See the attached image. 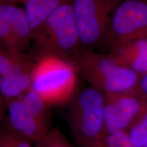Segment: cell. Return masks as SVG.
Here are the masks:
<instances>
[{
	"mask_svg": "<svg viewBox=\"0 0 147 147\" xmlns=\"http://www.w3.org/2000/svg\"><path fill=\"white\" fill-rule=\"evenodd\" d=\"M72 61L78 74L104 95L127 93L138 87L141 74L119 65L109 54L80 50Z\"/></svg>",
	"mask_w": 147,
	"mask_h": 147,
	"instance_id": "6da1fadb",
	"label": "cell"
},
{
	"mask_svg": "<svg viewBox=\"0 0 147 147\" xmlns=\"http://www.w3.org/2000/svg\"><path fill=\"white\" fill-rule=\"evenodd\" d=\"M72 3L55 10L34 33L32 45L34 59L54 55L73 61L81 50Z\"/></svg>",
	"mask_w": 147,
	"mask_h": 147,
	"instance_id": "7a4b0ae2",
	"label": "cell"
},
{
	"mask_svg": "<svg viewBox=\"0 0 147 147\" xmlns=\"http://www.w3.org/2000/svg\"><path fill=\"white\" fill-rule=\"evenodd\" d=\"M32 89L49 106L61 105L76 95L78 72L72 61L54 55L35 58Z\"/></svg>",
	"mask_w": 147,
	"mask_h": 147,
	"instance_id": "3957f363",
	"label": "cell"
},
{
	"mask_svg": "<svg viewBox=\"0 0 147 147\" xmlns=\"http://www.w3.org/2000/svg\"><path fill=\"white\" fill-rule=\"evenodd\" d=\"M105 95L90 87L77 92L70 101L68 125L79 147H96L106 137Z\"/></svg>",
	"mask_w": 147,
	"mask_h": 147,
	"instance_id": "277c9868",
	"label": "cell"
},
{
	"mask_svg": "<svg viewBox=\"0 0 147 147\" xmlns=\"http://www.w3.org/2000/svg\"><path fill=\"white\" fill-rule=\"evenodd\" d=\"M5 104L3 125L34 144L52 129L51 106L33 90Z\"/></svg>",
	"mask_w": 147,
	"mask_h": 147,
	"instance_id": "5b68a950",
	"label": "cell"
},
{
	"mask_svg": "<svg viewBox=\"0 0 147 147\" xmlns=\"http://www.w3.org/2000/svg\"><path fill=\"white\" fill-rule=\"evenodd\" d=\"M123 0H74L73 11L81 50L102 45L114 12Z\"/></svg>",
	"mask_w": 147,
	"mask_h": 147,
	"instance_id": "8992f818",
	"label": "cell"
},
{
	"mask_svg": "<svg viewBox=\"0 0 147 147\" xmlns=\"http://www.w3.org/2000/svg\"><path fill=\"white\" fill-rule=\"evenodd\" d=\"M147 37V0H123L116 8L102 45L110 49Z\"/></svg>",
	"mask_w": 147,
	"mask_h": 147,
	"instance_id": "52a82bcc",
	"label": "cell"
},
{
	"mask_svg": "<svg viewBox=\"0 0 147 147\" xmlns=\"http://www.w3.org/2000/svg\"><path fill=\"white\" fill-rule=\"evenodd\" d=\"M36 59L23 52L0 50V92L5 104L32 89Z\"/></svg>",
	"mask_w": 147,
	"mask_h": 147,
	"instance_id": "ba28073f",
	"label": "cell"
},
{
	"mask_svg": "<svg viewBox=\"0 0 147 147\" xmlns=\"http://www.w3.org/2000/svg\"><path fill=\"white\" fill-rule=\"evenodd\" d=\"M34 32L25 8L1 1L0 43L1 49L25 53L32 45Z\"/></svg>",
	"mask_w": 147,
	"mask_h": 147,
	"instance_id": "9c48e42d",
	"label": "cell"
},
{
	"mask_svg": "<svg viewBox=\"0 0 147 147\" xmlns=\"http://www.w3.org/2000/svg\"><path fill=\"white\" fill-rule=\"evenodd\" d=\"M147 106L138 90L105 95L104 124L106 136L126 131Z\"/></svg>",
	"mask_w": 147,
	"mask_h": 147,
	"instance_id": "30bf717a",
	"label": "cell"
},
{
	"mask_svg": "<svg viewBox=\"0 0 147 147\" xmlns=\"http://www.w3.org/2000/svg\"><path fill=\"white\" fill-rule=\"evenodd\" d=\"M108 54L119 65L141 75L147 74V37L113 48Z\"/></svg>",
	"mask_w": 147,
	"mask_h": 147,
	"instance_id": "8fae6325",
	"label": "cell"
},
{
	"mask_svg": "<svg viewBox=\"0 0 147 147\" xmlns=\"http://www.w3.org/2000/svg\"><path fill=\"white\" fill-rule=\"evenodd\" d=\"M74 0H26L24 8L34 33L55 10Z\"/></svg>",
	"mask_w": 147,
	"mask_h": 147,
	"instance_id": "7c38bea8",
	"label": "cell"
},
{
	"mask_svg": "<svg viewBox=\"0 0 147 147\" xmlns=\"http://www.w3.org/2000/svg\"><path fill=\"white\" fill-rule=\"evenodd\" d=\"M125 132L136 147H147V106Z\"/></svg>",
	"mask_w": 147,
	"mask_h": 147,
	"instance_id": "4fadbf2b",
	"label": "cell"
},
{
	"mask_svg": "<svg viewBox=\"0 0 147 147\" xmlns=\"http://www.w3.org/2000/svg\"><path fill=\"white\" fill-rule=\"evenodd\" d=\"M0 147H34V144L3 125L0 131Z\"/></svg>",
	"mask_w": 147,
	"mask_h": 147,
	"instance_id": "5bb4252c",
	"label": "cell"
},
{
	"mask_svg": "<svg viewBox=\"0 0 147 147\" xmlns=\"http://www.w3.org/2000/svg\"><path fill=\"white\" fill-rule=\"evenodd\" d=\"M34 147H74L61 131L53 128L47 136L34 143Z\"/></svg>",
	"mask_w": 147,
	"mask_h": 147,
	"instance_id": "9a60e30c",
	"label": "cell"
},
{
	"mask_svg": "<svg viewBox=\"0 0 147 147\" xmlns=\"http://www.w3.org/2000/svg\"><path fill=\"white\" fill-rule=\"evenodd\" d=\"M96 147H136L130 142L126 132H119L107 135Z\"/></svg>",
	"mask_w": 147,
	"mask_h": 147,
	"instance_id": "2e32d148",
	"label": "cell"
},
{
	"mask_svg": "<svg viewBox=\"0 0 147 147\" xmlns=\"http://www.w3.org/2000/svg\"><path fill=\"white\" fill-rule=\"evenodd\" d=\"M138 90L147 100V74L141 75Z\"/></svg>",
	"mask_w": 147,
	"mask_h": 147,
	"instance_id": "e0dca14e",
	"label": "cell"
},
{
	"mask_svg": "<svg viewBox=\"0 0 147 147\" xmlns=\"http://www.w3.org/2000/svg\"><path fill=\"white\" fill-rule=\"evenodd\" d=\"M1 1H6V2H11V3H25V1H26V0H1Z\"/></svg>",
	"mask_w": 147,
	"mask_h": 147,
	"instance_id": "ac0fdd59",
	"label": "cell"
}]
</instances>
